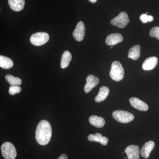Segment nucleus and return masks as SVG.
<instances>
[{
  "label": "nucleus",
  "mask_w": 159,
  "mask_h": 159,
  "mask_svg": "<svg viewBox=\"0 0 159 159\" xmlns=\"http://www.w3.org/2000/svg\"><path fill=\"white\" fill-rule=\"evenodd\" d=\"M52 137V128L48 121L43 120L39 123L35 131V139L38 144L45 145L48 144Z\"/></svg>",
  "instance_id": "obj_1"
},
{
  "label": "nucleus",
  "mask_w": 159,
  "mask_h": 159,
  "mask_svg": "<svg viewBox=\"0 0 159 159\" xmlns=\"http://www.w3.org/2000/svg\"><path fill=\"white\" fill-rule=\"evenodd\" d=\"M124 70L122 64L119 61L112 63L110 75L112 79L116 81L122 80L124 77Z\"/></svg>",
  "instance_id": "obj_2"
},
{
  "label": "nucleus",
  "mask_w": 159,
  "mask_h": 159,
  "mask_svg": "<svg viewBox=\"0 0 159 159\" xmlns=\"http://www.w3.org/2000/svg\"><path fill=\"white\" fill-rule=\"evenodd\" d=\"M1 151L3 157L6 159H15L17 156L16 149L11 142L3 143L1 147Z\"/></svg>",
  "instance_id": "obj_3"
},
{
  "label": "nucleus",
  "mask_w": 159,
  "mask_h": 159,
  "mask_svg": "<svg viewBox=\"0 0 159 159\" xmlns=\"http://www.w3.org/2000/svg\"><path fill=\"white\" fill-rule=\"evenodd\" d=\"M112 116L115 120L121 123H127L134 120V116L132 114L122 110H116L114 111Z\"/></svg>",
  "instance_id": "obj_4"
},
{
  "label": "nucleus",
  "mask_w": 159,
  "mask_h": 159,
  "mask_svg": "<svg viewBox=\"0 0 159 159\" xmlns=\"http://www.w3.org/2000/svg\"><path fill=\"white\" fill-rule=\"evenodd\" d=\"M50 37L46 32H39L31 35L30 38V42L33 45L40 46L43 45L48 41Z\"/></svg>",
  "instance_id": "obj_5"
},
{
  "label": "nucleus",
  "mask_w": 159,
  "mask_h": 159,
  "mask_svg": "<svg viewBox=\"0 0 159 159\" xmlns=\"http://www.w3.org/2000/svg\"><path fill=\"white\" fill-rule=\"evenodd\" d=\"M128 14L124 11L120 12L118 16L111 20V23L113 25L117 26L118 28L123 29L127 26L129 23Z\"/></svg>",
  "instance_id": "obj_6"
},
{
  "label": "nucleus",
  "mask_w": 159,
  "mask_h": 159,
  "mask_svg": "<svg viewBox=\"0 0 159 159\" xmlns=\"http://www.w3.org/2000/svg\"><path fill=\"white\" fill-rule=\"evenodd\" d=\"M85 33V29L84 23L82 21L79 22L73 32V37L77 41H82L84 38Z\"/></svg>",
  "instance_id": "obj_7"
},
{
  "label": "nucleus",
  "mask_w": 159,
  "mask_h": 159,
  "mask_svg": "<svg viewBox=\"0 0 159 159\" xmlns=\"http://www.w3.org/2000/svg\"><path fill=\"white\" fill-rule=\"evenodd\" d=\"M99 82V79L93 75L90 74L86 78V83L84 87L85 93H88L90 92L94 88L97 86Z\"/></svg>",
  "instance_id": "obj_8"
},
{
  "label": "nucleus",
  "mask_w": 159,
  "mask_h": 159,
  "mask_svg": "<svg viewBox=\"0 0 159 159\" xmlns=\"http://www.w3.org/2000/svg\"><path fill=\"white\" fill-rule=\"evenodd\" d=\"M125 152L128 159H139L140 158V148L138 145H129L125 148Z\"/></svg>",
  "instance_id": "obj_9"
},
{
  "label": "nucleus",
  "mask_w": 159,
  "mask_h": 159,
  "mask_svg": "<svg viewBox=\"0 0 159 159\" xmlns=\"http://www.w3.org/2000/svg\"><path fill=\"white\" fill-rule=\"evenodd\" d=\"M129 102L133 107L139 111H146L148 110V105L138 98L132 97L129 99Z\"/></svg>",
  "instance_id": "obj_10"
},
{
  "label": "nucleus",
  "mask_w": 159,
  "mask_h": 159,
  "mask_svg": "<svg viewBox=\"0 0 159 159\" xmlns=\"http://www.w3.org/2000/svg\"><path fill=\"white\" fill-rule=\"evenodd\" d=\"M123 38L122 35L119 33H113L109 34L106 39V43L109 46H114L118 43L122 42Z\"/></svg>",
  "instance_id": "obj_11"
},
{
  "label": "nucleus",
  "mask_w": 159,
  "mask_h": 159,
  "mask_svg": "<svg viewBox=\"0 0 159 159\" xmlns=\"http://www.w3.org/2000/svg\"><path fill=\"white\" fill-rule=\"evenodd\" d=\"M158 64V58L156 57H148L142 64V68L145 70H150L156 67Z\"/></svg>",
  "instance_id": "obj_12"
},
{
  "label": "nucleus",
  "mask_w": 159,
  "mask_h": 159,
  "mask_svg": "<svg viewBox=\"0 0 159 159\" xmlns=\"http://www.w3.org/2000/svg\"><path fill=\"white\" fill-rule=\"evenodd\" d=\"M155 146V143L153 141H150L145 142V145L142 146L141 150V154L144 158H148L152 151Z\"/></svg>",
  "instance_id": "obj_13"
},
{
  "label": "nucleus",
  "mask_w": 159,
  "mask_h": 159,
  "mask_svg": "<svg viewBox=\"0 0 159 159\" xmlns=\"http://www.w3.org/2000/svg\"><path fill=\"white\" fill-rule=\"evenodd\" d=\"M89 141L91 142H98L102 145H106L108 142V139L107 137L102 136L101 134L96 133L95 134H90L88 137Z\"/></svg>",
  "instance_id": "obj_14"
},
{
  "label": "nucleus",
  "mask_w": 159,
  "mask_h": 159,
  "mask_svg": "<svg viewBox=\"0 0 159 159\" xmlns=\"http://www.w3.org/2000/svg\"><path fill=\"white\" fill-rule=\"evenodd\" d=\"M10 8L14 11L22 10L25 5V0H8Z\"/></svg>",
  "instance_id": "obj_15"
},
{
  "label": "nucleus",
  "mask_w": 159,
  "mask_h": 159,
  "mask_svg": "<svg viewBox=\"0 0 159 159\" xmlns=\"http://www.w3.org/2000/svg\"><path fill=\"white\" fill-rule=\"evenodd\" d=\"M110 90L106 86H102L99 89L98 95L95 98V102H99L104 101L109 93Z\"/></svg>",
  "instance_id": "obj_16"
},
{
  "label": "nucleus",
  "mask_w": 159,
  "mask_h": 159,
  "mask_svg": "<svg viewBox=\"0 0 159 159\" xmlns=\"http://www.w3.org/2000/svg\"><path fill=\"white\" fill-rule=\"evenodd\" d=\"M89 121L91 125L97 128H101L105 125V121L103 118L97 116H92L89 118Z\"/></svg>",
  "instance_id": "obj_17"
},
{
  "label": "nucleus",
  "mask_w": 159,
  "mask_h": 159,
  "mask_svg": "<svg viewBox=\"0 0 159 159\" xmlns=\"http://www.w3.org/2000/svg\"><path fill=\"white\" fill-rule=\"evenodd\" d=\"M72 58V54L70 51H64L61 56V67L62 69H65L70 64Z\"/></svg>",
  "instance_id": "obj_18"
},
{
  "label": "nucleus",
  "mask_w": 159,
  "mask_h": 159,
  "mask_svg": "<svg viewBox=\"0 0 159 159\" xmlns=\"http://www.w3.org/2000/svg\"><path fill=\"white\" fill-rule=\"evenodd\" d=\"M140 49L141 47L139 45L134 46L129 51L128 57L134 60H137L140 56Z\"/></svg>",
  "instance_id": "obj_19"
},
{
  "label": "nucleus",
  "mask_w": 159,
  "mask_h": 159,
  "mask_svg": "<svg viewBox=\"0 0 159 159\" xmlns=\"http://www.w3.org/2000/svg\"><path fill=\"white\" fill-rule=\"evenodd\" d=\"M13 66L12 60L9 57L1 55L0 56V67L4 69L11 68Z\"/></svg>",
  "instance_id": "obj_20"
},
{
  "label": "nucleus",
  "mask_w": 159,
  "mask_h": 159,
  "mask_svg": "<svg viewBox=\"0 0 159 159\" xmlns=\"http://www.w3.org/2000/svg\"><path fill=\"white\" fill-rule=\"evenodd\" d=\"M6 79L11 86H20L22 83L20 78L15 77L10 74H7L6 76Z\"/></svg>",
  "instance_id": "obj_21"
},
{
  "label": "nucleus",
  "mask_w": 159,
  "mask_h": 159,
  "mask_svg": "<svg viewBox=\"0 0 159 159\" xmlns=\"http://www.w3.org/2000/svg\"><path fill=\"white\" fill-rule=\"evenodd\" d=\"M21 91V88L20 86H11L9 87V93L11 95L19 93Z\"/></svg>",
  "instance_id": "obj_22"
},
{
  "label": "nucleus",
  "mask_w": 159,
  "mask_h": 159,
  "mask_svg": "<svg viewBox=\"0 0 159 159\" xmlns=\"http://www.w3.org/2000/svg\"><path fill=\"white\" fill-rule=\"evenodd\" d=\"M140 19L143 23H146L148 22L152 21L153 20V17L152 16L148 15L146 14H142L140 17Z\"/></svg>",
  "instance_id": "obj_23"
},
{
  "label": "nucleus",
  "mask_w": 159,
  "mask_h": 159,
  "mask_svg": "<svg viewBox=\"0 0 159 159\" xmlns=\"http://www.w3.org/2000/svg\"><path fill=\"white\" fill-rule=\"evenodd\" d=\"M151 37H156L159 40V27H155L151 29L149 32Z\"/></svg>",
  "instance_id": "obj_24"
},
{
  "label": "nucleus",
  "mask_w": 159,
  "mask_h": 159,
  "mask_svg": "<svg viewBox=\"0 0 159 159\" xmlns=\"http://www.w3.org/2000/svg\"><path fill=\"white\" fill-rule=\"evenodd\" d=\"M57 159H68V157L66 154H62Z\"/></svg>",
  "instance_id": "obj_25"
},
{
  "label": "nucleus",
  "mask_w": 159,
  "mask_h": 159,
  "mask_svg": "<svg viewBox=\"0 0 159 159\" xmlns=\"http://www.w3.org/2000/svg\"><path fill=\"white\" fill-rule=\"evenodd\" d=\"M90 2L93 3H96L97 2V0H89Z\"/></svg>",
  "instance_id": "obj_26"
},
{
  "label": "nucleus",
  "mask_w": 159,
  "mask_h": 159,
  "mask_svg": "<svg viewBox=\"0 0 159 159\" xmlns=\"http://www.w3.org/2000/svg\"><path fill=\"white\" fill-rule=\"evenodd\" d=\"M114 48V46H111V47H110V48L111 49V48Z\"/></svg>",
  "instance_id": "obj_27"
}]
</instances>
